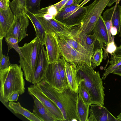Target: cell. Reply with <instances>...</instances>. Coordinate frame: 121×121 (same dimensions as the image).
Segmentation results:
<instances>
[{"instance_id": "cell-1", "label": "cell", "mask_w": 121, "mask_h": 121, "mask_svg": "<svg viewBox=\"0 0 121 121\" xmlns=\"http://www.w3.org/2000/svg\"><path fill=\"white\" fill-rule=\"evenodd\" d=\"M38 84L43 92L60 109L65 121H79L77 111L78 92L72 90L69 85L59 90L43 79Z\"/></svg>"}, {"instance_id": "cell-2", "label": "cell", "mask_w": 121, "mask_h": 121, "mask_svg": "<svg viewBox=\"0 0 121 121\" xmlns=\"http://www.w3.org/2000/svg\"><path fill=\"white\" fill-rule=\"evenodd\" d=\"M20 65L11 64L8 68L0 69V96L5 103H7L15 92L22 95L25 92L24 73Z\"/></svg>"}, {"instance_id": "cell-3", "label": "cell", "mask_w": 121, "mask_h": 121, "mask_svg": "<svg viewBox=\"0 0 121 121\" xmlns=\"http://www.w3.org/2000/svg\"><path fill=\"white\" fill-rule=\"evenodd\" d=\"M77 68L79 84L82 82L88 91L92 104L104 106V88L99 72L95 71L91 66L86 64Z\"/></svg>"}, {"instance_id": "cell-4", "label": "cell", "mask_w": 121, "mask_h": 121, "mask_svg": "<svg viewBox=\"0 0 121 121\" xmlns=\"http://www.w3.org/2000/svg\"><path fill=\"white\" fill-rule=\"evenodd\" d=\"M41 43L36 36L31 42L19 47L23 55L19 62L27 81L33 82L38 60Z\"/></svg>"}, {"instance_id": "cell-5", "label": "cell", "mask_w": 121, "mask_h": 121, "mask_svg": "<svg viewBox=\"0 0 121 121\" xmlns=\"http://www.w3.org/2000/svg\"><path fill=\"white\" fill-rule=\"evenodd\" d=\"M110 0H94L86 6L87 10L85 15L80 24L79 29L87 34L93 30L95 25Z\"/></svg>"}, {"instance_id": "cell-6", "label": "cell", "mask_w": 121, "mask_h": 121, "mask_svg": "<svg viewBox=\"0 0 121 121\" xmlns=\"http://www.w3.org/2000/svg\"><path fill=\"white\" fill-rule=\"evenodd\" d=\"M54 33L60 54L66 61L76 65L77 67H79L85 64L91 66V56L81 53L74 49L61 35L57 33Z\"/></svg>"}, {"instance_id": "cell-7", "label": "cell", "mask_w": 121, "mask_h": 121, "mask_svg": "<svg viewBox=\"0 0 121 121\" xmlns=\"http://www.w3.org/2000/svg\"><path fill=\"white\" fill-rule=\"evenodd\" d=\"M28 93L36 97L58 121H65L60 109L42 92L38 84H33L28 88Z\"/></svg>"}, {"instance_id": "cell-8", "label": "cell", "mask_w": 121, "mask_h": 121, "mask_svg": "<svg viewBox=\"0 0 121 121\" xmlns=\"http://www.w3.org/2000/svg\"><path fill=\"white\" fill-rule=\"evenodd\" d=\"M28 19L25 13L15 16L13 22L5 37H13L18 40V43L20 42L26 36L29 24Z\"/></svg>"}, {"instance_id": "cell-9", "label": "cell", "mask_w": 121, "mask_h": 121, "mask_svg": "<svg viewBox=\"0 0 121 121\" xmlns=\"http://www.w3.org/2000/svg\"><path fill=\"white\" fill-rule=\"evenodd\" d=\"M87 10L86 6L79 5L75 9L56 19L69 27L79 25L84 17Z\"/></svg>"}, {"instance_id": "cell-10", "label": "cell", "mask_w": 121, "mask_h": 121, "mask_svg": "<svg viewBox=\"0 0 121 121\" xmlns=\"http://www.w3.org/2000/svg\"><path fill=\"white\" fill-rule=\"evenodd\" d=\"M45 45L49 64L57 62L60 56V52L54 33H46Z\"/></svg>"}, {"instance_id": "cell-11", "label": "cell", "mask_w": 121, "mask_h": 121, "mask_svg": "<svg viewBox=\"0 0 121 121\" xmlns=\"http://www.w3.org/2000/svg\"><path fill=\"white\" fill-rule=\"evenodd\" d=\"M43 79L50 85L59 90H62L65 87L61 80L57 62L49 64Z\"/></svg>"}, {"instance_id": "cell-12", "label": "cell", "mask_w": 121, "mask_h": 121, "mask_svg": "<svg viewBox=\"0 0 121 121\" xmlns=\"http://www.w3.org/2000/svg\"><path fill=\"white\" fill-rule=\"evenodd\" d=\"M87 121H119L104 106L91 104Z\"/></svg>"}, {"instance_id": "cell-13", "label": "cell", "mask_w": 121, "mask_h": 121, "mask_svg": "<svg viewBox=\"0 0 121 121\" xmlns=\"http://www.w3.org/2000/svg\"><path fill=\"white\" fill-rule=\"evenodd\" d=\"M44 45L41 43L38 60L34 74L33 84H38L44 78L47 68L49 64L46 51Z\"/></svg>"}, {"instance_id": "cell-14", "label": "cell", "mask_w": 121, "mask_h": 121, "mask_svg": "<svg viewBox=\"0 0 121 121\" xmlns=\"http://www.w3.org/2000/svg\"><path fill=\"white\" fill-rule=\"evenodd\" d=\"M36 17L41 24L46 33H47L68 32L71 30L72 27H68L54 18L47 19L40 17Z\"/></svg>"}, {"instance_id": "cell-15", "label": "cell", "mask_w": 121, "mask_h": 121, "mask_svg": "<svg viewBox=\"0 0 121 121\" xmlns=\"http://www.w3.org/2000/svg\"><path fill=\"white\" fill-rule=\"evenodd\" d=\"M114 6L107 9L104 13L102 16L104 21L111 20L113 26L117 29V34L120 33L121 22V6L116 2Z\"/></svg>"}, {"instance_id": "cell-16", "label": "cell", "mask_w": 121, "mask_h": 121, "mask_svg": "<svg viewBox=\"0 0 121 121\" xmlns=\"http://www.w3.org/2000/svg\"><path fill=\"white\" fill-rule=\"evenodd\" d=\"M15 16L10 7L5 10H0V38L5 37L13 22Z\"/></svg>"}, {"instance_id": "cell-17", "label": "cell", "mask_w": 121, "mask_h": 121, "mask_svg": "<svg viewBox=\"0 0 121 121\" xmlns=\"http://www.w3.org/2000/svg\"><path fill=\"white\" fill-rule=\"evenodd\" d=\"M30 95L34 101L33 113L35 115L42 121H58L36 97L32 95Z\"/></svg>"}, {"instance_id": "cell-18", "label": "cell", "mask_w": 121, "mask_h": 121, "mask_svg": "<svg viewBox=\"0 0 121 121\" xmlns=\"http://www.w3.org/2000/svg\"><path fill=\"white\" fill-rule=\"evenodd\" d=\"M93 30L100 48L103 49L104 43L107 45L108 44V38L105 23L101 15L98 20Z\"/></svg>"}, {"instance_id": "cell-19", "label": "cell", "mask_w": 121, "mask_h": 121, "mask_svg": "<svg viewBox=\"0 0 121 121\" xmlns=\"http://www.w3.org/2000/svg\"><path fill=\"white\" fill-rule=\"evenodd\" d=\"M78 26L76 32L78 40L82 45L93 55L96 40V35L94 33L92 35H89L82 32L79 30Z\"/></svg>"}, {"instance_id": "cell-20", "label": "cell", "mask_w": 121, "mask_h": 121, "mask_svg": "<svg viewBox=\"0 0 121 121\" xmlns=\"http://www.w3.org/2000/svg\"><path fill=\"white\" fill-rule=\"evenodd\" d=\"M65 67L69 86L73 91L78 92L79 83L77 74V68L65 60Z\"/></svg>"}, {"instance_id": "cell-21", "label": "cell", "mask_w": 121, "mask_h": 121, "mask_svg": "<svg viewBox=\"0 0 121 121\" xmlns=\"http://www.w3.org/2000/svg\"><path fill=\"white\" fill-rule=\"evenodd\" d=\"M110 65L105 70L102 79L105 80L110 74L112 73L115 70L121 65V45L117 47L115 52L111 54Z\"/></svg>"}, {"instance_id": "cell-22", "label": "cell", "mask_w": 121, "mask_h": 121, "mask_svg": "<svg viewBox=\"0 0 121 121\" xmlns=\"http://www.w3.org/2000/svg\"><path fill=\"white\" fill-rule=\"evenodd\" d=\"M31 22L34 27L36 36L43 45L45 44V30L41 24L35 14L27 9L25 13Z\"/></svg>"}, {"instance_id": "cell-23", "label": "cell", "mask_w": 121, "mask_h": 121, "mask_svg": "<svg viewBox=\"0 0 121 121\" xmlns=\"http://www.w3.org/2000/svg\"><path fill=\"white\" fill-rule=\"evenodd\" d=\"M8 106L15 113L22 115L30 121H42L33 113L22 107L19 102L10 101Z\"/></svg>"}, {"instance_id": "cell-24", "label": "cell", "mask_w": 121, "mask_h": 121, "mask_svg": "<svg viewBox=\"0 0 121 121\" xmlns=\"http://www.w3.org/2000/svg\"><path fill=\"white\" fill-rule=\"evenodd\" d=\"M90 105L84 103L80 95L78 94L77 104V111L79 121H87Z\"/></svg>"}, {"instance_id": "cell-25", "label": "cell", "mask_w": 121, "mask_h": 121, "mask_svg": "<svg viewBox=\"0 0 121 121\" xmlns=\"http://www.w3.org/2000/svg\"><path fill=\"white\" fill-rule=\"evenodd\" d=\"M10 6L15 16L25 13L27 9L26 0H13L10 2Z\"/></svg>"}, {"instance_id": "cell-26", "label": "cell", "mask_w": 121, "mask_h": 121, "mask_svg": "<svg viewBox=\"0 0 121 121\" xmlns=\"http://www.w3.org/2000/svg\"><path fill=\"white\" fill-rule=\"evenodd\" d=\"M65 60L60 54L57 61L59 73L62 81L65 87L68 86L65 67Z\"/></svg>"}, {"instance_id": "cell-27", "label": "cell", "mask_w": 121, "mask_h": 121, "mask_svg": "<svg viewBox=\"0 0 121 121\" xmlns=\"http://www.w3.org/2000/svg\"><path fill=\"white\" fill-rule=\"evenodd\" d=\"M78 92L86 104L90 105L92 104L91 98L89 92L82 82L79 83Z\"/></svg>"}, {"instance_id": "cell-28", "label": "cell", "mask_w": 121, "mask_h": 121, "mask_svg": "<svg viewBox=\"0 0 121 121\" xmlns=\"http://www.w3.org/2000/svg\"><path fill=\"white\" fill-rule=\"evenodd\" d=\"M102 49L98 48L94 52L91 59V66L95 68L99 66L102 61L103 58Z\"/></svg>"}, {"instance_id": "cell-29", "label": "cell", "mask_w": 121, "mask_h": 121, "mask_svg": "<svg viewBox=\"0 0 121 121\" xmlns=\"http://www.w3.org/2000/svg\"><path fill=\"white\" fill-rule=\"evenodd\" d=\"M41 0H26L27 9L34 14L39 13L40 9V4Z\"/></svg>"}, {"instance_id": "cell-30", "label": "cell", "mask_w": 121, "mask_h": 121, "mask_svg": "<svg viewBox=\"0 0 121 121\" xmlns=\"http://www.w3.org/2000/svg\"><path fill=\"white\" fill-rule=\"evenodd\" d=\"M11 64L8 56L3 54L0 56V69H6Z\"/></svg>"}, {"instance_id": "cell-31", "label": "cell", "mask_w": 121, "mask_h": 121, "mask_svg": "<svg viewBox=\"0 0 121 121\" xmlns=\"http://www.w3.org/2000/svg\"><path fill=\"white\" fill-rule=\"evenodd\" d=\"M5 40L8 46V52L10 49L13 48L15 44L18 43V40L16 38L12 37H5Z\"/></svg>"}, {"instance_id": "cell-32", "label": "cell", "mask_w": 121, "mask_h": 121, "mask_svg": "<svg viewBox=\"0 0 121 121\" xmlns=\"http://www.w3.org/2000/svg\"><path fill=\"white\" fill-rule=\"evenodd\" d=\"M107 30L108 38V43H111L112 41V39L111 32V29L113 26L112 22L111 20L104 21Z\"/></svg>"}, {"instance_id": "cell-33", "label": "cell", "mask_w": 121, "mask_h": 121, "mask_svg": "<svg viewBox=\"0 0 121 121\" xmlns=\"http://www.w3.org/2000/svg\"><path fill=\"white\" fill-rule=\"evenodd\" d=\"M112 42L108 43L107 45L106 48V51L107 52L111 54L115 51L117 47L115 44L114 41V37L112 35Z\"/></svg>"}, {"instance_id": "cell-34", "label": "cell", "mask_w": 121, "mask_h": 121, "mask_svg": "<svg viewBox=\"0 0 121 121\" xmlns=\"http://www.w3.org/2000/svg\"><path fill=\"white\" fill-rule=\"evenodd\" d=\"M9 0H0V10H5L10 7Z\"/></svg>"}, {"instance_id": "cell-35", "label": "cell", "mask_w": 121, "mask_h": 121, "mask_svg": "<svg viewBox=\"0 0 121 121\" xmlns=\"http://www.w3.org/2000/svg\"><path fill=\"white\" fill-rule=\"evenodd\" d=\"M69 0H62L60 2L53 4L58 11L63 8Z\"/></svg>"}, {"instance_id": "cell-36", "label": "cell", "mask_w": 121, "mask_h": 121, "mask_svg": "<svg viewBox=\"0 0 121 121\" xmlns=\"http://www.w3.org/2000/svg\"><path fill=\"white\" fill-rule=\"evenodd\" d=\"M20 94L18 92H16L14 93L10 97L9 101H17L18 99Z\"/></svg>"}, {"instance_id": "cell-37", "label": "cell", "mask_w": 121, "mask_h": 121, "mask_svg": "<svg viewBox=\"0 0 121 121\" xmlns=\"http://www.w3.org/2000/svg\"><path fill=\"white\" fill-rule=\"evenodd\" d=\"M112 73L121 76V65L116 69Z\"/></svg>"}, {"instance_id": "cell-38", "label": "cell", "mask_w": 121, "mask_h": 121, "mask_svg": "<svg viewBox=\"0 0 121 121\" xmlns=\"http://www.w3.org/2000/svg\"><path fill=\"white\" fill-rule=\"evenodd\" d=\"M111 32L112 35L114 36L117 34V29L115 26H112L111 29Z\"/></svg>"}, {"instance_id": "cell-39", "label": "cell", "mask_w": 121, "mask_h": 121, "mask_svg": "<svg viewBox=\"0 0 121 121\" xmlns=\"http://www.w3.org/2000/svg\"><path fill=\"white\" fill-rule=\"evenodd\" d=\"M121 0H110L108 3L107 6L108 7L111 6L115 2H117L119 3L120 1Z\"/></svg>"}, {"instance_id": "cell-40", "label": "cell", "mask_w": 121, "mask_h": 121, "mask_svg": "<svg viewBox=\"0 0 121 121\" xmlns=\"http://www.w3.org/2000/svg\"><path fill=\"white\" fill-rule=\"evenodd\" d=\"M74 0H69L65 5L64 7H67L73 4L74 3Z\"/></svg>"}, {"instance_id": "cell-41", "label": "cell", "mask_w": 121, "mask_h": 121, "mask_svg": "<svg viewBox=\"0 0 121 121\" xmlns=\"http://www.w3.org/2000/svg\"><path fill=\"white\" fill-rule=\"evenodd\" d=\"M90 0H84L79 5L81 6H83Z\"/></svg>"}, {"instance_id": "cell-42", "label": "cell", "mask_w": 121, "mask_h": 121, "mask_svg": "<svg viewBox=\"0 0 121 121\" xmlns=\"http://www.w3.org/2000/svg\"><path fill=\"white\" fill-rule=\"evenodd\" d=\"M117 118L119 121H121V112L117 116Z\"/></svg>"}, {"instance_id": "cell-43", "label": "cell", "mask_w": 121, "mask_h": 121, "mask_svg": "<svg viewBox=\"0 0 121 121\" xmlns=\"http://www.w3.org/2000/svg\"><path fill=\"white\" fill-rule=\"evenodd\" d=\"M82 0H75L74 3H77V4H79Z\"/></svg>"}, {"instance_id": "cell-44", "label": "cell", "mask_w": 121, "mask_h": 121, "mask_svg": "<svg viewBox=\"0 0 121 121\" xmlns=\"http://www.w3.org/2000/svg\"><path fill=\"white\" fill-rule=\"evenodd\" d=\"M120 37L121 38V27H120Z\"/></svg>"}]
</instances>
